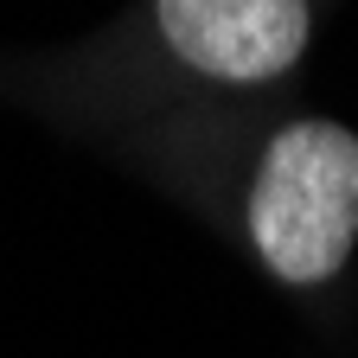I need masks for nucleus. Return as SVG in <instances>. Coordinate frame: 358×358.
Returning <instances> with one entry per match:
<instances>
[{"mask_svg": "<svg viewBox=\"0 0 358 358\" xmlns=\"http://www.w3.org/2000/svg\"><path fill=\"white\" fill-rule=\"evenodd\" d=\"M250 243L288 288L333 282L358 243V134L294 122L268 141L250 186Z\"/></svg>", "mask_w": 358, "mask_h": 358, "instance_id": "nucleus-1", "label": "nucleus"}, {"mask_svg": "<svg viewBox=\"0 0 358 358\" xmlns=\"http://www.w3.org/2000/svg\"><path fill=\"white\" fill-rule=\"evenodd\" d=\"M160 32L217 83L282 77L307 52V0H154Z\"/></svg>", "mask_w": 358, "mask_h": 358, "instance_id": "nucleus-2", "label": "nucleus"}]
</instances>
